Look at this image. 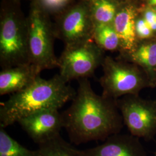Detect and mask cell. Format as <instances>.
I'll use <instances>...</instances> for the list:
<instances>
[{"label": "cell", "instance_id": "10", "mask_svg": "<svg viewBox=\"0 0 156 156\" xmlns=\"http://www.w3.org/2000/svg\"><path fill=\"white\" fill-rule=\"evenodd\" d=\"M39 73L31 64L3 69L0 73V95L13 94L26 89L33 83Z\"/></svg>", "mask_w": 156, "mask_h": 156}, {"label": "cell", "instance_id": "3", "mask_svg": "<svg viewBox=\"0 0 156 156\" xmlns=\"http://www.w3.org/2000/svg\"><path fill=\"white\" fill-rule=\"evenodd\" d=\"M104 75L100 83L102 95L117 100L129 95H138L142 90L151 87L146 74L136 67L106 58L104 62Z\"/></svg>", "mask_w": 156, "mask_h": 156}, {"label": "cell", "instance_id": "15", "mask_svg": "<svg viewBox=\"0 0 156 156\" xmlns=\"http://www.w3.org/2000/svg\"><path fill=\"white\" fill-rule=\"evenodd\" d=\"M94 37L101 49L113 51L120 48V41L114 27L109 24H98L95 28Z\"/></svg>", "mask_w": 156, "mask_h": 156}, {"label": "cell", "instance_id": "6", "mask_svg": "<svg viewBox=\"0 0 156 156\" xmlns=\"http://www.w3.org/2000/svg\"><path fill=\"white\" fill-rule=\"evenodd\" d=\"M27 41L30 63L40 72L58 66L44 17L37 8L31 13Z\"/></svg>", "mask_w": 156, "mask_h": 156}, {"label": "cell", "instance_id": "16", "mask_svg": "<svg viewBox=\"0 0 156 156\" xmlns=\"http://www.w3.org/2000/svg\"><path fill=\"white\" fill-rule=\"evenodd\" d=\"M0 156H37V151L24 147L0 128Z\"/></svg>", "mask_w": 156, "mask_h": 156}, {"label": "cell", "instance_id": "14", "mask_svg": "<svg viewBox=\"0 0 156 156\" xmlns=\"http://www.w3.org/2000/svg\"><path fill=\"white\" fill-rule=\"evenodd\" d=\"M37 156H87L84 150H78L59 136L38 145Z\"/></svg>", "mask_w": 156, "mask_h": 156}, {"label": "cell", "instance_id": "22", "mask_svg": "<svg viewBox=\"0 0 156 156\" xmlns=\"http://www.w3.org/2000/svg\"><path fill=\"white\" fill-rule=\"evenodd\" d=\"M154 10H155V11H156V6H155V7H154Z\"/></svg>", "mask_w": 156, "mask_h": 156}, {"label": "cell", "instance_id": "7", "mask_svg": "<svg viewBox=\"0 0 156 156\" xmlns=\"http://www.w3.org/2000/svg\"><path fill=\"white\" fill-rule=\"evenodd\" d=\"M0 57L4 69L31 64L27 37L23 33L16 18L8 15L1 23Z\"/></svg>", "mask_w": 156, "mask_h": 156}, {"label": "cell", "instance_id": "4", "mask_svg": "<svg viewBox=\"0 0 156 156\" xmlns=\"http://www.w3.org/2000/svg\"><path fill=\"white\" fill-rule=\"evenodd\" d=\"M124 124L130 134L146 140L156 135V101L146 100L139 94L129 95L116 100Z\"/></svg>", "mask_w": 156, "mask_h": 156}, {"label": "cell", "instance_id": "12", "mask_svg": "<svg viewBox=\"0 0 156 156\" xmlns=\"http://www.w3.org/2000/svg\"><path fill=\"white\" fill-rule=\"evenodd\" d=\"M114 28L124 53L133 50L136 44L135 12L132 6H126L117 12L114 19Z\"/></svg>", "mask_w": 156, "mask_h": 156}, {"label": "cell", "instance_id": "9", "mask_svg": "<svg viewBox=\"0 0 156 156\" xmlns=\"http://www.w3.org/2000/svg\"><path fill=\"white\" fill-rule=\"evenodd\" d=\"M140 138L132 135H113L103 144L84 150L87 156H147Z\"/></svg>", "mask_w": 156, "mask_h": 156}, {"label": "cell", "instance_id": "5", "mask_svg": "<svg viewBox=\"0 0 156 156\" xmlns=\"http://www.w3.org/2000/svg\"><path fill=\"white\" fill-rule=\"evenodd\" d=\"M98 46L85 41L67 46L60 60V75L66 82L91 77L101 62Z\"/></svg>", "mask_w": 156, "mask_h": 156}, {"label": "cell", "instance_id": "23", "mask_svg": "<svg viewBox=\"0 0 156 156\" xmlns=\"http://www.w3.org/2000/svg\"><path fill=\"white\" fill-rule=\"evenodd\" d=\"M154 156H156V151H155V154H154Z\"/></svg>", "mask_w": 156, "mask_h": 156}, {"label": "cell", "instance_id": "21", "mask_svg": "<svg viewBox=\"0 0 156 156\" xmlns=\"http://www.w3.org/2000/svg\"><path fill=\"white\" fill-rule=\"evenodd\" d=\"M148 2L151 5L156 6V0H148Z\"/></svg>", "mask_w": 156, "mask_h": 156}, {"label": "cell", "instance_id": "2", "mask_svg": "<svg viewBox=\"0 0 156 156\" xmlns=\"http://www.w3.org/2000/svg\"><path fill=\"white\" fill-rule=\"evenodd\" d=\"M76 94L60 75L49 79L38 76L26 89L11 95L0 105V128H5L23 117L45 109H59Z\"/></svg>", "mask_w": 156, "mask_h": 156}, {"label": "cell", "instance_id": "1", "mask_svg": "<svg viewBox=\"0 0 156 156\" xmlns=\"http://www.w3.org/2000/svg\"><path fill=\"white\" fill-rule=\"evenodd\" d=\"M71 102L62 115L64 128L73 144L105 141L123 128L124 124L116 100L96 94L87 79L78 80Z\"/></svg>", "mask_w": 156, "mask_h": 156}, {"label": "cell", "instance_id": "20", "mask_svg": "<svg viewBox=\"0 0 156 156\" xmlns=\"http://www.w3.org/2000/svg\"><path fill=\"white\" fill-rule=\"evenodd\" d=\"M144 19L153 31H156V11L147 9L144 14Z\"/></svg>", "mask_w": 156, "mask_h": 156}, {"label": "cell", "instance_id": "11", "mask_svg": "<svg viewBox=\"0 0 156 156\" xmlns=\"http://www.w3.org/2000/svg\"><path fill=\"white\" fill-rule=\"evenodd\" d=\"M89 14L83 6L75 7L64 17L62 30L67 46L83 42L89 28Z\"/></svg>", "mask_w": 156, "mask_h": 156}, {"label": "cell", "instance_id": "18", "mask_svg": "<svg viewBox=\"0 0 156 156\" xmlns=\"http://www.w3.org/2000/svg\"><path fill=\"white\" fill-rule=\"evenodd\" d=\"M69 0H39L41 5L48 11H58L62 9Z\"/></svg>", "mask_w": 156, "mask_h": 156}, {"label": "cell", "instance_id": "17", "mask_svg": "<svg viewBox=\"0 0 156 156\" xmlns=\"http://www.w3.org/2000/svg\"><path fill=\"white\" fill-rule=\"evenodd\" d=\"M91 13L96 24L114 21L117 14L116 7L111 0H90Z\"/></svg>", "mask_w": 156, "mask_h": 156}, {"label": "cell", "instance_id": "8", "mask_svg": "<svg viewBox=\"0 0 156 156\" xmlns=\"http://www.w3.org/2000/svg\"><path fill=\"white\" fill-rule=\"evenodd\" d=\"M17 123L34 142L39 145L60 136L64 128L58 109H45L20 119Z\"/></svg>", "mask_w": 156, "mask_h": 156}, {"label": "cell", "instance_id": "13", "mask_svg": "<svg viewBox=\"0 0 156 156\" xmlns=\"http://www.w3.org/2000/svg\"><path fill=\"white\" fill-rule=\"evenodd\" d=\"M126 53L131 62L144 69L151 87H156V42L136 46L133 50Z\"/></svg>", "mask_w": 156, "mask_h": 156}, {"label": "cell", "instance_id": "19", "mask_svg": "<svg viewBox=\"0 0 156 156\" xmlns=\"http://www.w3.org/2000/svg\"><path fill=\"white\" fill-rule=\"evenodd\" d=\"M135 30L136 35L142 39H146L151 37L153 35V30L145 21V19H139L135 23Z\"/></svg>", "mask_w": 156, "mask_h": 156}]
</instances>
